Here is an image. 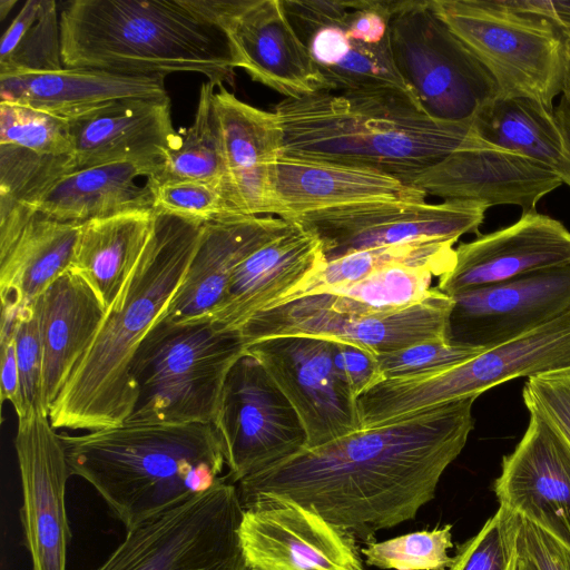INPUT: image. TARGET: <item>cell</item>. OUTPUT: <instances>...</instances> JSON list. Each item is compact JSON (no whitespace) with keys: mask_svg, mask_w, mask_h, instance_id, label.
<instances>
[{"mask_svg":"<svg viewBox=\"0 0 570 570\" xmlns=\"http://www.w3.org/2000/svg\"><path fill=\"white\" fill-rule=\"evenodd\" d=\"M475 397L364 429L242 480L244 510L281 503L308 509L365 543L414 519L473 430Z\"/></svg>","mask_w":570,"mask_h":570,"instance_id":"1","label":"cell"},{"mask_svg":"<svg viewBox=\"0 0 570 570\" xmlns=\"http://www.w3.org/2000/svg\"><path fill=\"white\" fill-rule=\"evenodd\" d=\"M282 156L335 163L396 178L463 149L494 147L471 122H444L397 91H320L274 108Z\"/></svg>","mask_w":570,"mask_h":570,"instance_id":"2","label":"cell"},{"mask_svg":"<svg viewBox=\"0 0 570 570\" xmlns=\"http://www.w3.org/2000/svg\"><path fill=\"white\" fill-rule=\"evenodd\" d=\"M203 227L155 212L137 264L50 407L55 429L90 432L124 424L137 397L131 358L180 284Z\"/></svg>","mask_w":570,"mask_h":570,"instance_id":"3","label":"cell"},{"mask_svg":"<svg viewBox=\"0 0 570 570\" xmlns=\"http://www.w3.org/2000/svg\"><path fill=\"white\" fill-rule=\"evenodd\" d=\"M71 475L89 482L131 530L222 480L213 423L119 425L60 434Z\"/></svg>","mask_w":570,"mask_h":570,"instance_id":"4","label":"cell"},{"mask_svg":"<svg viewBox=\"0 0 570 570\" xmlns=\"http://www.w3.org/2000/svg\"><path fill=\"white\" fill-rule=\"evenodd\" d=\"M65 68L130 76L195 72L215 87L233 83L222 29L191 0H73L59 9Z\"/></svg>","mask_w":570,"mask_h":570,"instance_id":"5","label":"cell"},{"mask_svg":"<svg viewBox=\"0 0 570 570\" xmlns=\"http://www.w3.org/2000/svg\"><path fill=\"white\" fill-rule=\"evenodd\" d=\"M238 331L158 317L130 363L137 391L122 425L213 423L226 376L245 353Z\"/></svg>","mask_w":570,"mask_h":570,"instance_id":"6","label":"cell"},{"mask_svg":"<svg viewBox=\"0 0 570 570\" xmlns=\"http://www.w3.org/2000/svg\"><path fill=\"white\" fill-rule=\"evenodd\" d=\"M570 367V309L462 363L385 379L357 399L364 429L395 422L504 382Z\"/></svg>","mask_w":570,"mask_h":570,"instance_id":"7","label":"cell"},{"mask_svg":"<svg viewBox=\"0 0 570 570\" xmlns=\"http://www.w3.org/2000/svg\"><path fill=\"white\" fill-rule=\"evenodd\" d=\"M435 14L491 73L501 98L523 97L553 110L562 95L564 33L502 0H430Z\"/></svg>","mask_w":570,"mask_h":570,"instance_id":"8","label":"cell"},{"mask_svg":"<svg viewBox=\"0 0 570 570\" xmlns=\"http://www.w3.org/2000/svg\"><path fill=\"white\" fill-rule=\"evenodd\" d=\"M238 490L225 476L209 490L128 530L95 570H249Z\"/></svg>","mask_w":570,"mask_h":570,"instance_id":"9","label":"cell"},{"mask_svg":"<svg viewBox=\"0 0 570 570\" xmlns=\"http://www.w3.org/2000/svg\"><path fill=\"white\" fill-rule=\"evenodd\" d=\"M387 24L395 65L431 118L471 122L498 96L491 73L435 14L430 0L400 1Z\"/></svg>","mask_w":570,"mask_h":570,"instance_id":"10","label":"cell"},{"mask_svg":"<svg viewBox=\"0 0 570 570\" xmlns=\"http://www.w3.org/2000/svg\"><path fill=\"white\" fill-rule=\"evenodd\" d=\"M213 425L232 483L265 471L306 446L294 407L246 351L226 376Z\"/></svg>","mask_w":570,"mask_h":570,"instance_id":"11","label":"cell"},{"mask_svg":"<svg viewBox=\"0 0 570 570\" xmlns=\"http://www.w3.org/2000/svg\"><path fill=\"white\" fill-rule=\"evenodd\" d=\"M453 307V298L438 287L411 306L376 314H342L301 297L257 313L238 333L245 345L272 336L305 335L384 354L424 341L450 340Z\"/></svg>","mask_w":570,"mask_h":570,"instance_id":"12","label":"cell"},{"mask_svg":"<svg viewBox=\"0 0 570 570\" xmlns=\"http://www.w3.org/2000/svg\"><path fill=\"white\" fill-rule=\"evenodd\" d=\"M488 209L468 200L372 202L306 213L292 222L320 240L326 262L367 248L479 235Z\"/></svg>","mask_w":570,"mask_h":570,"instance_id":"13","label":"cell"},{"mask_svg":"<svg viewBox=\"0 0 570 570\" xmlns=\"http://www.w3.org/2000/svg\"><path fill=\"white\" fill-rule=\"evenodd\" d=\"M228 41L234 68L286 99L332 88L298 37L282 0H191Z\"/></svg>","mask_w":570,"mask_h":570,"instance_id":"14","label":"cell"},{"mask_svg":"<svg viewBox=\"0 0 570 570\" xmlns=\"http://www.w3.org/2000/svg\"><path fill=\"white\" fill-rule=\"evenodd\" d=\"M297 413L306 446L316 448L363 430L357 400L336 374L332 341L279 335L246 345Z\"/></svg>","mask_w":570,"mask_h":570,"instance_id":"15","label":"cell"},{"mask_svg":"<svg viewBox=\"0 0 570 570\" xmlns=\"http://www.w3.org/2000/svg\"><path fill=\"white\" fill-rule=\"evenodd\" d=\"M55 430L49 415L36 407L18 417L14 449L23 499L20 515L32 570H66L71 539L65 504L71 473Z\"/></svg>","mask_w":570,"mask_h":570,"instance_id":"16","label":"cell"},{"mask_svg":"<svg viewBox=\"0 0 570 570\" xmlns=\"http://www.w3.org/2000/svg\"><path fill=\"white\" fill-rule=\"evenodd\" d=\"M450 341L488 350L570 309V264L451 295Z\"/></svg>","mask_w":570,"mask_h":570,"instance_id":"17","label":"cell"},{"mask_svg":"<svg viewBox=\"0 0 570 570\" xmlns=\"http://www.w3.org/2000/svg\"><path fill=\"white\" fill-rule=\"evenodd\" d=\"M397 178L444 200L514 205L522 213L537 210L544 196L564 184L558 169L498 147L459 150Z\"/></svg>","mask_w":570,"mask_h":570,"instance_id":"18","label":"cell"},{"mask_svg":"<svg viewBox=\"0 0 570 570\" xmlns=\"http://www.w3.org/2000/svg\"><path fill=\"white\" fill-rule=\"evenodd\" d=\"M239 537L249 570H365L352 534L294 503L245 510Z\"/></svg>","mask_w":570,"mask_h":570,"instance_id":"19","label":"cell"},{"mask_svg":"<svg viewBox=\"0 0 570 570\" xmlns=\"http://www.w3.org/2000/svg\"><path fill=\"white\" fill-rule=\"evenodd\" d=\"M492 489L499 505L570 547V446L539 416L529 414Z\"/></svg>","mask_w":570,"mask_h":570,"instance_id":"20","label":"cell"},{"mask_svg":"<svg viewBox=\"0 0 570 570\" xmlns=\"http://www.w3.org/2000/svg\"><path fill=\"white\" fill-rule=\"evenodd\" d=\"M568 264L570 230L560 220L533 210L522 213L510 226L460 244L454 264L439 277L438 288L451 296Z\"/></svg>","mask_w":570,"mask_h":570,"instance_id":"21","label":"cell"},{"mask_svg":"<svg viewBox=\"0 0 570 570\" xmlns=\"http://www.w3.org/2000/svg\"><path fill=\"white\" fill-rule=\"evenodd\" d=\"M213 108L226 165L223 196L236 215H276L273 174L282 156L276 115L239 100L225 86L213 96Z\"/></svg>","mask_w":570,"mask_h":570,"instance_id":"22","label":"cell"},{"mask_svg":"<svg viewBox=\"0 0 570 570\" xmlns=\"http://www.w3.org/2000/svg\"><path fill=\"white\" fill-rule=\"evenodd\" d=\"M292 225L281 217L247 215L204 224L184 277L159 317L174 323L208 318L222 302L236 267Z\"/></svg>","mask_w":570,"mask_h":570,"instance_id":"23","label":"cell"},{"mask_svg":"<svg viewBox=\"0 0 570 570\" xmlns=\"http://www.w3.org/2000/svg\"><path fill=\"white\" fill-rule=\"evenodd\" d=\"M73 170L129 161L163 163L179 142L170 98L115 101L68 120Z\"/></svg>","mask_w":570,"mask_h":570,"instance_id":"24","label":"cell"},{"mask_svg":"<svg viewBox=\"0 0 570 570\" xmlns=\"http://www.w3.org/2000/svg\"><path fill=\"white\" fill-rule=\"evenodd\" d=\"M324 263L320 240L293 222L287 232L257 248L236 267L222 302L207 320L218 330L238 331L250 317L276 305Z\"/></svg>","mask_w":570,"mask_h":570,"instance_id":"25","label":"cell"},{"mask_svg":"<svg viewBox=\"0 0 570 570\" xmlns=\"http://www.w3.org/2000/svg\"><path fill=\"white\" fill-rule=\"evenodd\" d=\"M276 215L292 220L306 213L372 202H425V194L393 175L335 163L281 156L273 174Z\"/></svg>","mask_w":570,"mask_h":570,"instance_id":"26","label":"cell"},{"mask_svg":"<svg viewBox=\"0 0 570 570\" xmlns=\"http://www.w3.org/2000/svg\"><path fill=\"white\" fill-rule=\"evenodd\" d=\"M80 227L20 205L0 210L1 299L31 303L70 269Z\"/></svg>","mask_w":570,"mask_h":570,"instance_id":"27","label":"cell"},{"mask_svg":"<svg viewBox=\"0 0 570 570\" xmlns=\"http://www.w3.org/2000/svg\"><path fill=\"white\" fill-rule=\"evenodd\" d=\"M163 76H130L89 68L0 75L1 101L70 120L115 101L167 98Z\"/></svg>","mask_w":570,"mask_h":570,"instance_id":"28","label":"cell"},{"mask_svg":"<svg viewBox=\"0 0 570 570\" xmlns=\"http://www.w3.org/2000/svg\"><path fill=\"white\" fill-rule=\"evenodd\" d=\"M160 166L158 161H129L70 170L20 206L60 222L80 224L124 212L153 209L149 186L137 180L155 177Z\"/></svg>","mask_w":570,"mask_h":570,"instance_id":"29","label":"cell"},{"mask_svg":"<svg viewBox=\"0 0 570 570\" xmlns=\"http://www.w3.org/2000/svg\"><path fill=\"white\" fill-rule=\"evenodd\" d=\"M42 344V393L50 411L87 352L107 309L82 276L68 269L36 301Z\"/></svg>","mask_w":570,"mask_h":570,"instance_id":"30","label":"cell"},{"mask_svg":"<svg viewBox=\"0 0 570 570\" xmlns=\"http://www.w3.org/2000/svg\"><path fill=\"white\" fill-rule=\"evenodd\" d=\"M153 209L94 218L81 224L71 269L92 287L108 309L120 294L151 232Z\"/></svg>","mask_w":570,"mask_h":570,"instance_id":"31","label":"cell"},{"mask_svg":"<svg viewBox=\"0 0 570 570\" xmlns=\"http://www.w3.org/2000/svg\"><path fill=\"white\" fill-rule=\"evenodd\" d=\"M472 125L485 142L556 169L564 158V139L554 109L533 99L495 97L478 110Z\"/></svg>","mask_w":570,"mask_h":570,"instance_id":"32","label":"cell"},{"mask_svg":"<svg viewBox=\"0 0 570 570\" xmlns=\"http://www.w3.org/2000/svg\"><path fill=\"white\" fill-rule=\"evenodd\" d=\"M455 243L453 240H421L348 253L326 261L276 305L332 287L355 283L391 266L425 268L432 272L434 276L440 277L450 271L454 264L455 248L453 245Z\"/></svg>","mask_w":570,"mask_h":570,"instance_id":"33","label":"cell"},{"mask_svg":"<svg viewBox=\"0 0 570 570\" xmlns=\"http://www.w3.org/2000/svg\"><path fill=\"white\" fill-rule=\"evenodd\" d=\"M433 273L425 268L391 266L352 284L304 296L342 314H376L411 306L431 292Z\"/></svg>","mask_w":570,"mask_h":570,"instance_id":"34","label":"cell"},{"mask_svg":"<svg viewBox=\"0 0 570 570\" xmlns=\"http://www.w3.org/2000/svg\"><path fill=\"white\" fill-rule=\"evenodd\" d=\"M214 92V83H202L191 125L178 131L179 142L168 153L157 175L146 180L200 181L223 194L227 170L213 108Z\"/></svg>","mask_w":570,"mask_h":570,"instance_id":"35","label":"cell"},{"mask_svg":"<svg viewBox=\"0 0 570 570\" xmlns=\"http://www.w3.org/2000/svg\"><path fill=\"white\" fill-rule=\"evenodd\" d=\"M56 1L28 0L0 42V75L37 73L63 68Z\"/></svg>","mask_w":570,"mask_h":570,"instance_id":"36","label":"cell"},{"mask_svg":"<svg viewBox=\"0 0 570 570\" xmlns=\"http://www.w3.org/2000/svg\"><path fill=\"white\" fill-rule=\"evenodd\" d=\"M321 72L332 91H397L417 101L395 65L389 32L379 43L351 39L346 56L335 66L321 69Z\"/></svg>","mask_w":570,"mask_h":570,"instance_id":"37","label":"cell"},{"mask_svg":"<svg viewBox=\"0 0 570 570\" xmlns=\"http://www.w3.org/2000/svg\"><path fill=\"white\" fill-rule=\"evenodd\" d=\"M522 517L499 505L481 529L456 547L445 570H519Z\"/></svg>","mask_w":570,"mask_h":570,"instance_id":"38","label":"cell"},{"mask_svg":"<svg viewBox=\"0 0 570 570\" xmlns=\"http://www.w3.org/2000/svg\"><path fill=\"white\" fill-rule=\"evenodd\" d=\"M452 525L422 530L385 541H370L361 553L367 566L393 570H445L452 562Z\"/></svg>","mask_w":570,"mask_h":570,"instance_id":"39","label":"cell"},{"mask_svg":"<svg viewBox=\"0 0 570 570\" xmlns=\"http://www.w3.org/2000/svg\"><path fill=\"white\" fill-rule=\"evenodd\" d=\"M0 145H10L43 156L72 153L68 120L13 102H0Z\"/></svg>","mask_w":570,"mask_h":570,"instance_id":"40","label":"cell"},{"mask_svg":"<svg viewBox=\"0 0 570 570\" xmlns=\"http://www.w3.org/2000/svg\"><path fill=\"white\" fill-rule=\"evenodd\" d=\"M70 170L71 155L43 156L0 145V210L24 204L53 178Z\"/></svg>","mask_w":570,"mask_h":570,"instance_id":"41","label":"cell"},{"mask_svg":"<svg viewBox=\"0 0 570 570\" xmlns=\"http://www.w3.org/2000/svg\"><path fill=\"white\" fill-rule=\"evenodd\" d=\"M153 194V210L188 220L212 223L235 216L222 191L210 184L146 180Z\"/></svg>","mask_w":570,"mask_h":570,"instance_id":"42","label":"cell"},{"mask_svg":"<svg viewBox=\"0 0 570 570\" xmlns=\"http://www.w3.org/2000/svg\"><path fill=\"white\" fill-rule=\"evenodd\" d=\"M482 351L450 340H431L376 356L385 380L459 364Z\"/></svg>","mask_w":570,"mask_h":570,"instance_id":"43","label":"cell"},{"mask_svg":"<svg viewBox=\"0 0 570 570\" xmlns=\"http://www.w3.org/2000/svg\"><path fill=\"white\" fill-rule=\"evenodd\" d=\"M16 356L27 409L48 414L42 393L43 355L35 301L20 307L14 330Z\"/></svg>","mask_w":570,"mask_h":570,"instance_id":"44","label":"cell"},{"mask_svg":"<svg viewBox=\"0 0 570 570\" xmlns=\"http://www.w3.org/2000/svg\"><path fill=\"white\" fill-rule=\"evenodd\" d=\"M522 399L529 414L539 416L570 446V367L529 377Z\"/></svg>","mask_w":570,"mask_h":570,"instance_id":"45","label":"cell"},{"mask_svg":"<svg viewBox=\"0 0 570 570\" xmlns=\"http://www.w3.org/2000/svg\"><path fill=\"white\" fill-rule=\"evenodd\" d=\"M332 356L337 376L356 400L384 380L377 356L370 350L332 341Z\"/></svg>","mask_w":570,"mask_h":570,"instance_id":"46","label":"cell"},{"mask_svg":"<svg viewBox=\"0 0 570 570\" xmlns=\"http://www.w3.org/2000/svg\"><path fill=\"white\" fill-rule=\"evenodd\" d=\"M282 1L291 24L305 45L322 28L344 29L353 10L351 1Z\"/></svg>","mask_w":570,"mask_h":570,"instance_id":"47","label":"cell"},{"mask_svg":"<svg viewBox=\"0 0 570 570\" xmlns=\"http://www.w3.org/2000/svg\"><path fill=\"white\" fill-rule=\"evenodd\" d=\"M521 548L537 570H570V547L523 518Z\"/></svg>","mask_w":570,"mask_h":570,"instance_id":"48","label":"cell"},{"mask_svg":"<svg viewBox=\"0 0 570 570\" xmlns=\"http://www.w3.org/2000/svg\"><path fill=\"white\" fill-rule=\"evenodd\" d=\"M0 382L1 401H9L18 417L23 416L28 409L16 356L14 334L0 340Z\"/></svg>","mask_w":570,"mask_h":570,"instance_id":"49","label":"cell"},{"mask_svg":"<svg viewBox=\"0 0 570 570\" xmlns=\"http://www.w3.org/2000/svg\"><path fill=\"white\" fill-rule=\"evenodd\" d=\"M320 70L338 63L351 48L345 29L336 26L317 30L306 43Z\"/></svg>","mask_w":570,"mask_h":570,"instance_id":"50","label":"cell"},{"mask_svg":"<svg viewBox=\"0 0 570 570\" xmlns=\"http://www.w3.org/2000/svg\"><path fill=\"white\" fill-rule=\"evenodd\" d=\"M352 13L345 26L350 39L364 43H379L389 32L387 20L371 9L367 1H351Z\"/></svg>","mask_w":570,"mask_h":570,"instance_id":"51","label":"cell"},{"mask_svg":"<svg viewBox=\"0 0 570 570\" xmlns=\"http://www.w3.org/2000/svg\"><path fill=\"white\" fill-rule=\"evenodd\" d=\"M502 2L514 11L542 18L563 33H570V1L502 0Z\"/></svg>","mask_w":570,"mask_h":570,"instance_id":"52","label":"cell"},{"mask_svg":"<svg viewBox=\"0 0 570 570\" xmlns=\"http://www.w3.org/2000/svg\"><path fill=\"white\" fill-rule=\"evenodd\" d=\"M554 114L564 139L566 148L564 158L558 170L562 176L563 183L570 187V108L563 98H561L558 107L554 108Z\"/></svg>","mask_w":570,"mask_h":570,"instance_id":"53","label":"cell"},{"mask_svg":"<svg viewBox=\"0 0 570 570\" xmlns=\"http://www.w3.org/2000/svg\"><path fill=\"white\" fill-rule=\"evenodd\" d=\"M564 53H566V65H564V79H563V88H562V98L567 102L570 108V35L564 33Z\"/></svg>","mask_w":570,"mask_h":570,"instance_id":"54","label":"cell"},{"mask_svg":"<svg viewBox=\"0 0 570 570\" xmlns=\"http://www.w3.org/2000/svg\"><path fill=\"white\" fill-rule=\"evenodd\" d=\"M17 3L16 0H1L0 1V19L3 20L12 7Z\"/></svg>","mask_w":570,"mask_h":570,"instance_id":"55","label":"cell"},{"mask_svg":"<svg viewBox=\"0 0 570 570\" xmlns=\"http://www.w3.org/2000/svg\"><path fill=\"white\" fill-rule=\"evenodd\" d=\"M568 35H570V33H568Z\"/></svg>","mask_w":570,"mask_h":570,"instance_id":"56","label":"cell"}]
</instances>
